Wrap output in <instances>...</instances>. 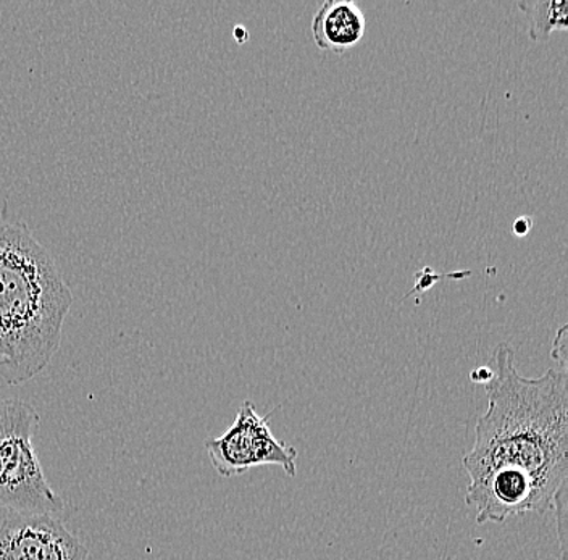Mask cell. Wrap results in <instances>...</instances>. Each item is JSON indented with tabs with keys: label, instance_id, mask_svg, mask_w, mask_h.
Instances as JSON below:
<instances>
[{
	"label": "cell",
	"instance_id": "cell-14",
	"mask_svg": "<svg viewBox=\"0 0 568 560\" xmlns=\"http://www.w3.org/2000/svg\"><path fill=\"white\" fill-rule=\"evenodd\" d=\"M233 34L234 38H236V41L240 42V44H243V42H247L248 33L246 28L243 27V24H236V27H234Z\"/></svg>",
	"mask_w": 568,
	"mask_h": 560
},
{
	"label": "cell",
	"instance_id": "cell-10",
	"mask_svg": "<svg viewBox=\"0 0 568 560\" xmlns=\"http://www.w3.org/2000/svg\"><path fill=\"white\" fill-rule=\"evenodd\" d=\"M552 507H556L557 538L560 544V560L567 559V485L559 489L554 496Z\"/></svg>",
	"mask_w": 568,
	"mask_h": 560
},
{
	"label": "cell",
	"instance_id": "cell-8",
	"mask_svg": "<svg viewBox=\"0 0 568 560\" xmlns=\"http://www.w3.org/2000/svg\"><path fill=\"white\" fill-rule=\"evenodd\" d=\"M527 17L532 41H548L550 34L568 30V0H518Z\"/></svg>",
	"mask_w": 568,
	"mask_h": 560
},
{
	"label": "cell",
	"instance_id": "cell-3",
	"mask_svg": "<svg viewBox=\"0 0 568 560\" xmlns=\"http://www.w3.org/2000/svg\"><path fill=\"white\" fill-rule=\"evenodd\" d=\"M39 424L27 400L0 399V506L12 513L53 516L63 509L36 454Z\"/></svg>",
	"mask_w": 568,
	"mask_h": 560
},
{
	"label": "cell",
	"instance_id": "cell-12",
	"mask_svg": "<svg viewBox=\"0 0 568 560\" xmlns=\"http://www.w3.org/2000/svg\"><path fill=\"white\" fill-rule=\"evenodd\" d=\"M532 230V218L531 217H518L515 220L513 225L514 235L517 237H525L530 235Z\"/></svg>",
	"mask_w": 568,
	"mask_h": 560
},
{
	"label": "cell",
	"instance_id": "cell-4",
	"mask_svg": "<svg viewBox=\"0 0 568 560\" xmlns=\"http://www.w3.org/2000/svg\"><path fill=\"white\" fill-rule=\"evenodd\" d=\"M270 417L258 416L254 404L244 400L229 430L205 441V451L220 477H240L264 466L282 467L291 478L296 477L300 452L272 434Z\"/></svg>",
	"mask_w": 568,
	"mask_h": 560
},
{
	"label": "cell",
	"instance_id": "cell-11",
	"mask_svg": "<svg viewBox=\"0 0 568 560\" xmlns=\"http://www.w3.org/2000/svg\"><path fill=\"white\" fill-rule=\"evenodd\" d=\"M567 325H562L557 332L556 338H554L550 356L556 359L559 368H564V370H567Z\"/></svg>",
	"mask_w": 568,
	"mask_h": 560
},
{
	"label": "cell",
	"instance_id": "cell-5",
	"mask_svg": "<svg viewBox=\"0 0 568 560\" xmlns=\"http://www.w3.org/2000/svg\"><path fill=\"white\" fill-rule=\"evenodd\" d=\"M554 496L531 475L500 469L470 480L465 502L477 510V523H504L510 517L546 512L552 507Z\"/></svg>",
	"mask_w": 568,
	"mask_h": 560
},
{
	"label": "cell",
	"instance_id": "cell-2",
	"mask_svg": "<svg viewBox=\"0 0 568 560\" xmlns=\"http://www.w3.org/2000/svg\"><path fill=\"white\" fill-rule=\"evenodd\" d=\"M73 293L24 223L0 225V378L20 385L55 356Z\"/></svg>",
	"mask_w": 568,
	"mask_h": 560
},
{
	"label": "cell",
	"instance_id": "cell-9",
	"mask_svg": "<svg viewBox=\"0 0 568 560\" xmlns=\"http://www.w3.org/2000/svg\"><path fill=\"white\" fill-rule=\"evenodd\" d=\"M468 276H471L470 271L435 273L429 267L422 268V271L417 273V276H415L414 288H412L410 293H407L406 296H404V299L410 297L412 294L426 293V291H429L435 286L436 282H442V279H464L468 278Z\"/></svg>",
	"mask_w": 568,
	"mask_h": 560
},
{
	"label": "cell",
	"instance_id": "cell-1",
	"mask_svg": "<svg viewBox=\"0 0 568 560\" xmlns=\"http://www.w3.org/2000/svg\"><path fill=\"white\" fill-rule=\"evenodd\" d=\"M493 360L495 374L485 385L488 410L478 418L464 469L470 480L493 470L525 471L556 495L568 478L567 370L521 377L507 343L496 347Z\"/></svg>",
	"mask_w": 568,
	"mask_h": 560
},
{
	"label": "cell",
	"instance_id": "cell-13",
	"mask_svg": "<svg viewBox=\"0 0 568 560\" xmlns=\"http://www.w3.org/2000/svg\"><path fill=\"white\" fill-rule=\"evenodd\" d=\"M493 374H495V371L489 367H478L471 370L470 380L479 383V385H486V383L491 381Z\"/></svg>",
	"mask_w": 568,
	"mask_h": 560
},
{
	"label": "cell",
	"instance_id": "cell-7",
	"mask_svg": "<svg viewBox=\"0 0 568 560\" xmlns=\"http://www.w3.org/2000/svg\"><path fill=\"white\" fill-rule=\"evenodd\" d=\"M367 30L364 12L354 0H326L312 19L311 31L320 51L346 54L361 44Z\"/></svg>",
	"mask_w": 568,
	"mask_h": 560
},
{
	"label": "cell",
	"instance_id": "cell-6",
	"mask_svg": "<svg viewBox=\"0 0 568 560\" xmlns=\"http://www.w3.org/2000/svg\"><path fill=\"white\" fill-rule=\"evenodd\" d=\"M88 554L55 517L10 513L0 523V560H88Z\"/></svg>",
	"mask_w": 568,
	"mask_h": 560
}]
</instances>
